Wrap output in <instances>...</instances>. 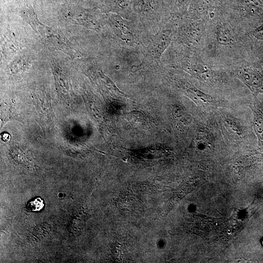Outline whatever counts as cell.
Returning <instances> with one entry per match:
<instances>
[{"label":"cell","mask_w":263,"mask_h":263,"mask_svg":"<svg viewBox=\"0 0 263 263\" xmlns=\"http://www.w3.org/2000/svg\"><path fill=\"white\" fill-rule=\"evenodd\" d=\"M21 13L22 16L33 27L34 30L41 35L46 43L66 53L72 57L76 56V50L73 49L70 42L62 33L56 29L47 27L40 23L31 6L27 5Z\"/></svg>","instance_id":"obj_1"},{"label":"cell","mask_w":263,"mask_h":263,"mask_svg":"<svg viewBox=\"0 0 263 263\" xmlns=\"http://www.w3.org/2000/svg\"><path fill=\"white\" fill-rule=\"evenodd\" d=\"M237 77L249 89L254 97L263 94V72L250 67L242 68L237 72Z\"/></svg>","instance_id":"obj_2"},{"label":"cell","mask_w":263,"mask_h":263,"mask_svg":"<svg viewBox=\"0 0 263 263\" xmlns=\"http://www.w3.org/2000/svg\"><path fill=\"white\" fill-rule=\"evenodd\" d=\"M253 114V127L260 144L263 143V103L254 97L250 106Z\"/></svg>","instance_id":"obj_3"},{"label":"cell","mask_w":263,"mask_h":263,"mask_svg":"<svg viewBox=\"0 0 263 263\" xmlns=\"http://www.w3.org/2000/svg\"><path fill=\"white\" fill-rule=\"evenodd\" d=\"M188 68L189 72L202 82H211L214 79V71L202 60H196Z\"/></svg>","instance_id":"obj_4"},{"label":"cell","mask_w":263,"mask_h":263,"mask_svg":"<svg viewBox=\"0 0 263 263\" xmlns=\"http://www.w3.org/2000/svg\"><path fill=\"white\" fill-rule=\"evenodd\" d=\"M187 93L196 103L201 107L212 106L216 103V100L212 96L195 87L188 88Z\"/></svg>","instance_id":"obj_5"},{"label":"cell","mask_w":263,"mask_h":263,"mask_svg":"<svg viewBox=\"0 0 263 263\" xmlns=\"http://www.w3.org/2000/svg\"><path fill=\"white\" fill-rule=\"evenodd\" d=\"M216 38L218 44L221 45H233L235 38L231 29L225 25H218L216 33Z\"/></svg>","instance_id":"obj_6"},{"label":"cell","mask_w":263,"mask_h":263,"mask_svg":"<svg viewBox=\"0 0 263 263\" xmlns=\"http://www.w3.org/2000/svg\"><path fill=\"white\" fill-rule=\"evenodd\" d=\"M171 34L170 31L163 32L154 43L153 52L157 58H160L163 52L169 45L171 41Z\"/></svg>","instance_id":"obj_7"},{"label":"cell","mask_w":263,"mask_h":263,"mask_svg":"<svg viewBox=\"0 0 263 263\" xmlns=\"http://www.w3.org/2000/svg\"><path fill=\"white\" fill-rule=\"evenodd\" d=\"M224 123L228 130L236 135L241 136L244 133V128L241 123L236 118L231 116L224 118Z\"/></svg>","instance_id":"obj_8"},{"label":"cell","mask_w":263,"mask_h":263,"mask_svg":"<svg viewBox=\"0 0 263 263\" xmlns=\"http://www.w3.org/2000/svg\"><path fill=\"white\" fill-rule=\"evenodd\" d=\"M196 144L201 150L209 148L212 144V140L210 134L206 131L201 130L197 135Z\"/></svg>","instance_id":"obj_9"},{"label":"cell","mask_w":263,"mask_h":263,"mask_svg":"<svg viewBox=\"0 0 263 263\" xmlns=\"http://www.w3.org/2000/svg\"><path fill=\"white\" fill-rule=\"evenodd\" d=\"M44 204L43 201L40 198L34 199L30 202L27 206V208L30 211H36L41 210Z\"/></svg>","instance_id":"obj_10"},{"label":"cell","mask_w":263,"mask_h":263,"mask_svg":"<svg viewBox=\"0 0 263 263\" xmlns=\"http://www.w3.org/2000/svg\"><path fill=\"white\" fill-rule=\"evenodd\" d=\"M252 35L258 39L263 40V23L254 30Z\"/></svg>","instance_id":"obj_11"},{"label":"cell","mask_w":263,"mask_h":263,"mask_svg":"<svg viewBox=\"0 0 263 263\" xmlns=\"http://www.w3.org/2000/svg\"><path fill=\"white\" fill-rule=\"evenodd\" d=\"M262 244H263V240H262Z\"/></svg>","instance_id":"obj_12"}]
</instances>
